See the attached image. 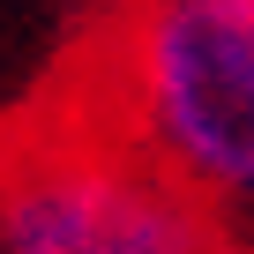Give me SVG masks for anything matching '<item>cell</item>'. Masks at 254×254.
Instances as JSON below:
<instances>
[{
    "instance_id": "7a4b0ae2",
    "label": "cell",
    "mask_w": 254,
    "mask_h": 254,
    "mask_svg": "<svg viewBox=\"0 0 254 254\" xmlns=\"http://www.w3.org/2000/svg\"><path fill=\"white\" fill-rule=\"evenodd\" d=\"M0 254H239L224 224L82 112L0 135Z\"/></svg>"
},
{
    "instance_id": "6da1fadb",
    "label": "cell",
    "mask_w": 254,
    "mask_h": 254,
    "mask_svg": "<svg viewBox=\"0 0 254 254\" xmlns=\"http://www.w3.org/2000/svg\"><path fill=\"white\" fill-rule=\"evenodd\" d=\"M60 105L254 254V0H120L82 38Z\"/></svg>"
}]
</instances>
